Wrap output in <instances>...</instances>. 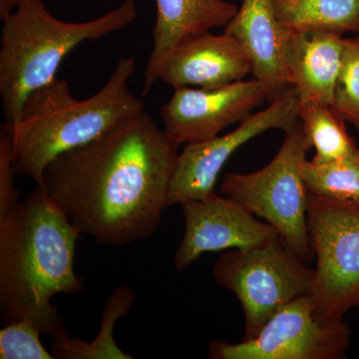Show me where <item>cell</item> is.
<instances>
[{"instance_id":"cell-1","label":"cell","mask_w":359,"mask_h":359,"mask_svg":"<svg viewBox=\"0 0 359 359\" xmlns=\"http://www.w3.org/2000/svg\"><path fill=\"white\" fill-rule=\"evenodd\" d=\"M179 147L144 111L52 160L37 187L98 244L147 240L167 208Z\"/></svg>"},{"instance_id":"cell-2","label":"cell","mask_w":359,"mask_h":359,"mask_svg":"<svg viewBox=\"0 0 359 359\" xmlns=\"http://www.w3.org/2000/svg\"><path fill=\"white\" fill-rule=\"evenodd\" d=\"M81 233L37 187L0 215V309L4 321L29 320L51 337L65 332L54 295L84 290L74 271Z\"/></svg>"},{"instance_id":"cell-3","label":"cell","mask_w":359,"mask_h":359,"mask_svg":"<svg viewBox=\"0 0 359 359\" xmlns=\"http://www.w3.org/2000/svg\"><path fill=\"white\" fill-rule=\"evenodd\" d=\"M135 61L134 56L120 58L106 84L85 100L75 98L69 82L57 78L32 92L18 119L2 129L11 141L18 174L39 186L52 160L144 112L143 102L128 86Z\"/></svg>"},{"instance_id":"cell-4","label":"cell","mask_w":359,"mask_h":359,"mask_svg":"<svg viewBox=\"0 0 359 359\" xmlns=\"http://www.w3.org/2000/svg\"><path fill=\"white\" fill-rule=\"evenodd\" d=\"M137 15L134 0H125L96 20L65 22L41 0L21 2L4 18L0 39V96L7 123L18 119L32 92L55 79L63 59L78 45L119 32Z\"/></svg>"},{"instance_id":"cell-5","label":"cell","mask_w":359,"mask_h":359,"mask_svg":"<svg viewBox=\"0 0 359 359\" xmlns=\"http://www.w3.org/2000/svg\"><path fill=\"white\" fill-rule=\"evenodd\" d=\"M285 133L282 147L266 167L250 174L224 175L221 192L271 224L309 264L314 255L308 226L309 192L302 166L311 147L299 120Z\"/></svg>"},{"instance_id":"cell-6","label":"cell","mask_w":359,"mask_h":359,"mask_svg":"<svg viewBox=\"0 0 359 359\" xmlns=\"http://www.w3.org/2000/svg\"><path fill=\"white\" fill-rule=\"evenodd\" d=\"M283 238L248 250L224 252L212 266L217 285L231 290L244 311L243 340L255 339L271 316L289 302L311 294L309 269Z\"/></svg>"},{"instance_id":"cell-7","label":"cell","mask_w":359,"mask_h":359,"mask_svg":"<svg viewBox=\"0 0 359 359\" xmlns=\"http://www.w3.org/2000/svg\"><path fill=\"white\" fill-rule=\"evenodd\" d=\"M308 226L316 266L311 299L321 320L359 308V207L309 194Z\"/></svg>"},{"instance_id":"cell-8","label":"cell","mask_w":359,"mask_h":359,"mask_svg":"<svg viewBox=\"0 0 359 359\" xmlns=\"http://www.w3.org/2000/svg\"><path fill=\"white\" fill-rule=\"evenodd\" d=\"M351 330L344 320H321L311 294L283 306L255 339L233 344L212 340V359H344Z\"/></svg>"},{"instance_id":"cell-9","label":"cell","mask_w":359,"mask_h":359,"mask_svg":"<svg viewBox=\"0 0 359 359\" xmlns=\"http://www.w3.org/2000/svg\"><path fill=\"white\" fill-rule=\"evenodd\" d=\"M301 98L294 87L283 90L266 109L252 114L237 129L209 140L187 143L177 157L167 208L205 200L215 193L219 172L241 146L271 129L289 131L299 121Z\"/></svg>"},{"instance_id":"cell-10","label":"cell","mask_w":359,"mask_h":359,"mask_svg":"<svg viewBox=\"0 0 359 359\" xmlns=\"http://www.w3.org/2000/svg\"><path fill=\"white\" fill-rule=\"evenodd\" d=\"M268 100L266 87L254 78L211 88H175L160 111L165 133L182 144L209 140L241 123Z\"/></svg>"},{"instance_id":"cell-11","label":"cell","mask_w":359,"mask_h":359,"mask_svg":"<svg viewBox=\"0 0 359 359\" xmlns=\"http://www.w3.org/2000/svg\"><path fill=\"white\" fill-rule=\"evenodd\" d=\"M185 233L175 254V268L185 269L205 252L229 249L248 250L268 244L280 236L266 222L230 197L215 193L205 200L181 205Z\"/></svg>"},{"instance_id":"cell-12","label":"cell","mask_w":359,"mask_h":359,"mask_svg":"<svg viewBox=\"0 0 359 359\" xmlns=\"http://www.w3.org/2000/svg\"><path fill=\"white\" fill-rule=\"evenodd\" d=\"M252 74V61L235 37L211 32L190 35L174 47L158 80L170 86L211 88L242 81Z\"/></svg>"},{"instance_id":"cell-13","label":"cell","mask_w":359,"mask_h":359,"mask_svg":"<svg viewBox=\"0 0 359 359\" xmlns=\"http://www.w3.org/2000/svg\"><path fill=\"white\" fill-rule=\"evenodd\" d=\"M342 35L285 29L283 60L290 86L301 101L332 105L341 68Z\"/></svg>"},{"instance_id":"cell-14","label":"cell","mask_w":359,"mask_h":359,"mask_svg":"<svg viewBox=\"0 0 359 359\" xmlns=\"http://www.w3.org/2000/svg\"><path fill=\"white\" fill-rule=\"evenodd\" d=\"M285 28L276 20L273 0H243L224 32L244 46L252 75L264 84L269 102L290 86L283 60Z\"/></svg>"},{"instance_id":"cell-15","label":"cell","mask_w":359,"mask_h":359,"mask_svg":"<svg viewBox=\"0 0 359 359\" xmlns=\"http://www.w3.org/2000/svg\"><path fill=\"white\" fill-rule=\"evenodd\" d=\"M156 21L153 49L144 80L147 95L158 80L159 71L174 47L190 35L226 26L238 13V7L226 0H155Z\"/></svg>"},{"instance_id":"cell-16","label":"cell","mask_w":359,"mask_h":359,"mask_svg":"<svg viewBox=\"0 0 359 359\" xmlns=\"http://www.w3.org/2000/svg\"><path fill=\"white\" fill-rule=\"evenodd\" d=\"M283 28L335 33L359 32V0H273Z\"/></svg>"},{"instance_id":"cell-17","label":"cell","mask_w":359,"mask_h":359,"mask_svg":"<svg viewBox=\"0 0 359 359\" xmlns=\"http://www.w3.org/2000/svg\"><path fill=\"white\" fill-rule=\"evenodd\" d=\"M135 294L128 287H118L104 306L101 328L92 341L74 339L67 332L52 337V354L61 359H131L116 344L113 332L116 323L126 316L133 304Z\"/></svg>"},{"instance_id":"cell-18","label":"cell","mask_w":359,"mask_h":359,"mask_svg":"<svg viewBox=\"0 0 359 359\" xmlns=\"http://www.w3.org/2000/svg\"><path fill=\"white\" fill-rule=\"evenodd\" d=\"M299 120L309 145L316 150L311 160L314 164L344 159L358 148L347 133L346 120L330 104L301 101Z\"/></svg>"},{"instance_id":"cell-19","label":"cell","mask_w":359,"mask_h":359,"mask_svg":"<svg viewBox=\"0 0 359 359\" xmlns=\"http://www.w3.org/2000/svg\"><path fill=\"white\" fill-rule=\"evenodd\" d=\"M302 175L309 194L359 207V148L328 164L306 160Z\"/></svg>"},{"instance_id":"cell-20","label":"cell","mask_w":359,"mask_h":359,"mask_svg":"<svg viewBox=\"0 0 359 359\" xmlns=\"http://www.w3.org/2000/svg\"><path fill=\"white\" fill-rule=\"evenodd\" d=\"M332 106L359 134V36L344 39L341 68Z\"/></svg>"},{"instance_id":"cell-21","label":"cell","mask_w":359,"mask_h":359,"mask_svg":"<svg viewBox=\"0 0 359 359\" xmlns=\"http://www.w3.org/2000/svg\"><path fill=\"white\" fill-rule=\"evenodd\" d=\"M40 330L29 320L11 321L0 330V358L54 359L40 341Z\"/></svg>"},{"instance_id":"cell-22","label":"cell","mask_w":359,"mask_h":359,"mask_svg":"<svg viewBox=\"0 0 359 359\" xmlns=\"http://www.w3.org/2000/svg\"><path fill=\"white\" fill-rule=\"evenodd\" d=\"M18 174L13 147L8 137L0 132V215L6 214L18 204L20 193L14 185Z\"/></svg>"},{"instance_id":"cell-23","label":"cell","mask_w":359,"mask_h":359,"mask_svg":"<svg viewBox=\"0 0 359 359\" xmlns=\"http://www.w3.org/2000/svg\"><path fill=\"white\" fill-rule=\"evenodd\" d=\"M25 0H0V18L4 20Z\"/></svg>"}]
</instances>
